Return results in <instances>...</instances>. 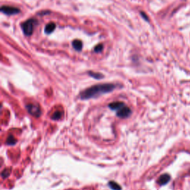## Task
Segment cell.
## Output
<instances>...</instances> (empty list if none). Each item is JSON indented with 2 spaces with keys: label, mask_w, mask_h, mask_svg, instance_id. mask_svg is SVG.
Masks as SVG:
<instances>
[{
  "label": "cell",
  "mask_w": 190,
  "mask_h": 190,
  "mask_svg": "<svg viewBox=\"0 0 190 190\" xmlns=\"http://www.w3.org/2000/svg\"><path fill=\"white\" fill-rule=\"evenodd\" d=\"M116 85L113 83H103L93 86L88 88L86 90L82 91L79 94V97L82 100H88L91 98L97 97L111 92L115 89Z\"/></svg>",
  "instance_id": "6da1fadb"
},
{
  "label": "cell",
  "mask_w": 190,
  "mask_h": 190,
  "mask_svg": "<svg viewBox=\"0 0 190 190\" xmlns=\"http://www.w3.org/2000/svg\"><path fill=\"white\" fill-rule=\"evenodd\" d=\"M36 25H37V20L36 19H29L22 22L21 27L25 36H31L33 33Z\"/></svg>",
  "instance_id": "7a4b0ae2"
},
{
  "label": "cell",
  "mask_w": 190,
  "mask_h": 190,
  "mask_svg": "<svg viewBox=\"0 0 190 190\" xmlns=\"http://www.w3.org/2000/svg\"><path fill=\"white\" fill-rule=\"evenodd\" d=\"M26 109L29 114L36 118H39L42 114L41 109L37 104H33V103L28 104L26 106Z\"/></svg>",
  "instance_id": "3957f363"
},
{
  "label": "cell",
  "mask_w": 190,
  "mask_h": 190,
  "mask_svg": "<svg viewBox=\"0 0 190 190\" xmlns=\"http://www.w3.org/2000/svg\"><path fill=\"white\" fill-rule=\"evenodd\" d=\"M0 10L6 15H14V14H17L20 12V10L18 8L10 6V5H3L1 7Z\"/></svg>",
  "instance_id": "277c9868"
},
{
  "label": "cell",
  "mask_w": 190,
  "mask_h": 190,
  "mask_svg": "<svg viewBox=\"0 0 190 190\" xmlns=\"http://www.w3.org/2000/svg\"><path fill=\"white\" fill-rule=\"evenodd\" d=\"M132 114V111L128 106H124L123 107L117 111V116L120 118H127Z\"/></svg>",
  "instance_id": "5b68a950"
},
{
  "label": "cell",
  "mask_w": 190,
  "mask_h": 190,
  "mask_svg": "<svg viewBox=\"0 0 190 190\" xmlns=\"http://www.w3.org/2000/svg\"><path fill=\"white\" fill-rule=\"evenodd\" d=\"M170 179V175H168V174H164V175H160V177H159L158 180H157V183H158L159 185L160 186L166 185V184L169 183Z\"/></svg>",
  "instance_id": "8992f818"
},
{
  "label": "cell",
  "mask_w": 190,
  "mask_h": 190,
  "mask_svg": "<svg viewBox=\"0 0 190 190\" xmlns=\"http://www.w3.org/2000/svg\"><path fill=\"white\" fill-rule=\"evenodd\" d=\"M124 106H126V105L124 104V103H122V102H114V103H110L109 105V107L113 111H117L122 107H123Z\"/></svg>",
  "instance_id": "52a82bcc"
},
{
  "label": "cell",
  "mask_w": 190,
  "mask_h": 190,
  "mask_svg": "<svg viewBox=\"0 0 190 190\" xmlns=\"http://www.w3.org/2000/svg\"><path fill=\"white\" fill-rule=\"evenodd\" d=\"M56 28V24L54 23V22H50V23L47 24L45 27V32L46 33H51L55 30Z\"/></svg>",
  "instance_id": "ba28073f"
},
{
  "label": "cell",
  "mask_w": 190,
  "mask_h": 190,
  "mask_svg": "<svg viewBox=\"0 0 190 190\" xmlns=\"http://www.w3.org/2000/svg\"><path fill=\"white\" fill-rule=\"evenodd\" d=\"M72 45L74 47V48L75 50H77V51H81L82 48H83V42H82L81 40H74L72 42Z\"/></svg>",
  "instance_id": "9c48e42d"
},
{
  "label": "cell",
  "mask_w": 190,
  "mask_h": 190,
  "mask_svg": "<svg viewBox=\"0 0 190 190\" xmlns=\"http://www.w3.org/2000/svg\"><path fill=\"white\" fill-rule=\"evenodd\" d=\"M17 139L13 137V135H12V134H10V135H8V137H7V140H6L7 145H13L17 143Z\"/></svg>",
  "instance_id": "30bf717a"
},
{
  "label": "cell",
  "mask_w": 190,
  "mask_h": 190,
  "mask_svg": "<svg viewBox=\"0 0 190 190\" xmlns=\"http://www.w3.org/2000/svg\"><path fill=\"white\" fill-rule=\"evenodd\" d=\"M109 186L112 190H122V188H121L120 186L118 184H117L115 181L111 180V181L109 183Z\"/></svg>",
  "instance_id": "8fae6325"
},
{
  "label": "cell",
  "mask_w": 190,
  "mask_h": 190,
  "mask_svg": "<svg viewBox=\"0 0 190 190\" xmlns=\"http://www.w3.org/2000/svg\"><path fill=\"white\" fill-rule=\"evenodd\" d=\"M63 115V112L62 111H56L52 115V118L54 120H58L61 119L62 116Z\"/></svg>",
  "instance_id": "7c38bea8"
},
{
  "label": "cell",
  "mask_w": 190,
  "mask_h": 190,
  "mask_svg": "<svg viewBox=\"0 0 190 190\" xmlns=\"http://www.w3.org/2000/svg\"><path fill=\"white\" fill-rule=\"evenodd\" d=\"M88 74L91 77H92L93 78H95V79H100L103 78V75L102 74H100V73H95L92 72V71H90V72H88Z\"/></svg>",
  "instance_id": "4fadbf2b"
},
{
  "label": "cell",
  "mask_w": 190,
  "mask_h": 190,
  "mask_svg": "<svg viewBox=\"0 0 190 190\" xmlns=\"http://www.w3.org/2000/svg\"><path fill=\"white\" fill-rule=\"evenodd\" d=\"M103 49V44H98L97 45L94 47V52H97V53H99V52H101Z\"/></svg>",
  "instance_id": "5bb4252c"
},
{
  "label": "cell",
  "mask_w": 190,
  "mask_h": 190,
  "mask_svg": "<svg viewBox=\"0 0 190 190\" xmlns=\"http://www.w3.org/2000/svg\"><path fill=\"white\" fill-rule=\"evenodd\" d=\"M10 174V169H5L3 172H2V175L3 177H8Z\"/></svg>",
  "instance_id": "9a60e30c"
},
{
  "label": "cell",
  "mask_w": 190,
  "mask_h": 190,
  "mask_svg": "<svg viewBox=\"0 0 190 190\" xmlns=\"http://www.w3.org/2000/svg\"><path fill=\"white\" fill-rule=\"evenodd\" d=\"M141 16H142V17H143V18L144 19H145V20H146V21H148V20H149V19H148V17H147V15H145V13H144V12L141 11Z\"/></svg>",
  "instance_id": "2e32d148"
}]
</instances>
